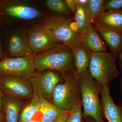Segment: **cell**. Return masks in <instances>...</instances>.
Here are the masks:
<instances>
[{
	"label": "cell",
	"mask_w": 122,
	"mask_h": 122,
	"mask_svg": "<svg viewBox=\"0 0 122 122\" xmlns=\"http://www.w3.org/2000/svg\"><path fill=\"white\" fill-rule=\"evenodd\" d=\"M50 14L41 2L0 0V20L4 26H28L41 23Z\"/></svg>",
	"instance_id": "1"
},
{
	"label": "cell",
	"mask_w": 122,
	"mask_h": 122,
	"mask_svg": "<svg viewBox=\"0 0 122 122\" xmlns=\"http://www.w3.org/2000/svg\"><path fill=\"white\" fill-rule=\"evenodd\" d=\"M34 66L37 72L52 70L62 75L75 69L72 49L63 45L35 55Z\"/></svg>",
	"instance_id": "2"
},
{
	"label": "cell",
	"mask_w": 122,
	"mask_h": 122,
	"mask_svg": "<svg viewBox=\"0 0 122 122\" xmlns=\"http://www.w3.org/2000/svg\"><path fill=\"white\" fill-rule=\"evenodd\" d=\"M83 107L82 122L90 116L96 122H105L101 110L100 98L102 87L92 76L88 69L79 76Z\"/></svg>",
	"instance_id": "3"
},
{
	"label": "cell",
	"mask_w": 122,
	"mask_h": 122,
	"mask_svg": "<svg viewBox=\"0 0 122 122\" xmlns=\"http://www.w3.org/2000/svg\"><path fill=\"white\" fill-rule=\"evenodd\" d=\"M63 75L64 81L58 84L53 92L52 103L62 110L70 112L82 100L79 74L75 69Z\"/></svg>",
	"instance_id": "4"
},
{
	"label": "cell",
	"mask_w": 122,
	"mask_h": 122,
	"mask_svg": "<svg viewBox=\"0 0 122 122\" xmlns=\"http://www.w3.org/2000/svg\"><path fill=\"white\" fill-rule=\"evenodd\" d=\"M70 18L50 14L41 23L62 45L71 48L77 43L82 41L83 39L78 32L73 18Z\"/></svg>",
	"instance_id": "5"
},
{
	"label": "cell",
	"mask_w": 122,
	"mask_h": 122,
	"mask_svg": "<svg viewBox=\"0 0 122 122\" xmlns=\"http://www.w3.org/2000/svg\"><path fill=\"white\" fill-rule=\"evenodd\" d=\"M117 58L107 52H92L88 70L102 87L109 86L120 72L116 66Z\"/></svg>",
	"instance_id": "6"
},
{
	"label": "cell",
	"mask_w": 122,
	"mask_h": 122,
	"mask_svg": "<svg viewBox=\"0 0 122 122\" xmlns=\"http://www.w3.org/2000/svg\"><path fill=\"white\" fill-rule=\"evenodd\" d=\"M27 27L4 26L2 46L5 58L20 57L33 55L28 43Z\"/></svg>",
	"instance_id": "7"
},
{
	"label": "cell",
	"mask_w": 122,
	"mask_h": 122,
	"mask_svg": "<svg viewBox=\"0 0 122 122\" xmlns=\"http://www.w3.org/2000/svg\"><path fill=\"white\" fill-rule=\"evenodd\" d=\"M26 34L29 46L34 55L62 45L41 23L28 26Z\"/></svg>",
	"instance_id": "8"
},
{
	"label": "cell",
	"mask_w": 122,
	"mask_h": 122,
	"mask_svg": "<svg viewBox=\"0 0 122 122\" xmlns=\"http://www.w3.org/2000/svg\"><path fill=\"white\" fill-rule=\"evenodd\" d=\"M30 79L34 94L42 96L51 103L53 92L55 86L64 81L63 75L52 70L37 72Z\"/></svg>",
	"instance_id": "9"
},
{
	"label": "cell",
	"mask_w": 122,
	"mask_h": 122,
	"mask_svg": "<svg viewBox=\"0 0 122 122\" xmlns=\"http://www.w3.org/2000/svg\"><path fill=\"white\" fill-rule=\"evenodd\" d=\"M34 55L20 57H5L0 61V77L24 76L29 78L37 73L34 66Z\"/></svg>",
	"instance_id": "10"
},
{
	"label": "cell",
	"mask_w": 122,
	"mask_h": 122,
	"mask_svg": "<svg viewBox=\"0 0 122 122\" xmlns=\"http://www.w3.org/2000/svg\"><path fill=\"white\" fill-rule=\"evenodd\" d=\"M0 86L5 96H12L25 101L33 95L30 78L19 76L0 77Z\"/></svg>",
	"instance_id": "11"
},
{
	"label": "cell",
	"mask_w": 122,
	"mask_h": 122,
	"mask_svg": "<svg viewBox=\"0 0 122 122\" xmlns=\"http://www.w3.org/2000/svg\"><path fill=\"white\" fill-rule=\"evenodd\" d=\"M102 113L108 122H122V106L121 102L116 105L110 93L109 86L102 88L101 94Z\"/></svg>",
	"instance_id": "12"
},
{
	"label": "cell",
	"mask_w": 122,
	"mask_h": 122,
	"mask_svg": "<svg viewBox=\"0 0 122 122\" xmlns=\"http://www.w3.org/2000/svg\"><path fill=\"white\" fill-rule=\"evenodd\" d=\"M92 24L110 48L111 53L117 59L122 50V31L94 21Z\"/></svg>",
	"instance_id": "13"
},
{
	"label": "cell",
	"mask_w": 122,
	"mask_h": 122,
	"mask_svg": "<svg viewBox=\"0 0 122 122\" xmlns=\"http://www.w3.org/2000/svg\"><path fill=\"white\" fill-rule=\"evenodd\" d=\"M71 49L74 58L75 69L80 74L88 69L92 52L82 41L77 43Z\"/></svg>",
	"instance_id": "14"
},
{
	"label": "cell",
	"mask_w": 122,
	"mask_h": 122,
	"mask_svg": "<svg viewBox=\"0 0 122 122\" xmlns=\"http://www.w3.org/2000/svg\"><path fill=\"white\" fill-rule=\"evenodd\" d=\"M26 102L15 97L5 96L4 110L5 122H19L20 114Z\"/></svg>",
	"instance_id": "15"
},
{
	"label": "cell",
	"mask_w": 122,
	"mask_h": 122,
	"mask_svg": "<svg viewBox=\"0 0 122 122\" xmlns=\"http://www.w3.org/2000/svg\"><path fill=\"white\" fill-rule=\"evenodd\" d=\"M82 42L92 52H107V47L93 24L83 37Z\"/></svg>",
	"instance_id": "16"
},
{
	"label": "cell",
	"mask_w": 122,
	"mask_h": 122,
	"mask_svg": "<svg viewBox=\"0 0 122 122\" xmlns=\"http://www.w3.org/2000/svg\"><path fill=\"white\" fill-rule=\"evenodd\" d=\"M39 111L42 114V122H55L65 111L59 109L42 96H39Z\"/></svg>",
	"instance_id": "17"
},
{
	"label": "cell",
	"mask_w": 122,
	"mask_h": 122,
	"mask_svg": "<svg viewBox=\"0 0 122 122\" xmlns=\"http://www.w3.org/2000/svg\"><path fill=\"white\" fill-rule=\"evenodd\" d=\"M74 15L73 19L78 32L83 38L87 30L92 25V21L87 14L86 5L78 3L77 1L76 10Z\"/></svg>",
	"instance_id": "18"
},
{
	"label": "cell",
	"mask_w": 122,
	"mask_h": 122,
	"mask_svg": "<svg viewBox=\"0 0 122 122\" xmlns=\"http://www.w3.org/2000/svg\"><path fill=\"white\" fill-rule=\"evenodd\" d=\"M39 97L34 94L31 98L27 101L22 108L19 122H28L32 120L35 114L39 111Z\"/></svg>",
	"instance_id": "19"
},
{
	"label": "cell",
	"mask_w": 122,
	"mask_h": 122,
	"mask_svg": "<svg viewBox=\"0 0 122 122\" xmlns=\"http://www.w3.org/2000/svg\"><path fill=\"white\" fill-rule=\"evenodd\" d=\"M97 22L122 31V9L106 12L102 18Z\"/></svg>",
	"instance_id": "20"
},
{
	"label": "cell",
	"mask_w": 122,
	"mask_h": 122,
	"mask_svg": "<svg viewBox=\"0 0 122 122\" xmlns=\"http://www.w3.org/2000/svg\"><path fill=\"white\" fill-rule=\"evenodd\" d=\"M46 9L51 12L50 14L56 16L70 17L71 12L63 0H45L41 2Z\"/></svg>",
	"instance_id": "21"
},
{
	"label": "cell",
	"mask_w": 122,
	"mask_h": 122,
	"mask_svg": "<svg viewBox=\"0 0 122 122\" xmlns=\"http://www.w3.org/2000/svg\"><path fill=\"white\" fill-rule=\"evenodd\" d=\"M105 1V0H88L86 8L87 14L92 22L98 21L104 15Z\"/></svg>",
	"instance_id": "22"
},
{
	"label": "cell",
	"mask_w": 122,
	"mask_h": 122,
	"mask_svg": "<svg viewBox=\"0 0 122 122\" xmlns=\"http://www.w3.org/2000/svg\"><path fill=\"white\" fill-rule=\"evenodd\" d=\"M82 100L79 102L70 112L65 122H82L83 112Z\"/></svg>",
	"instance_id": "23"
},
{
	"label": "cell",
	"mask_w": 122,
	"mask_h": 122,
	"mask_svg": "<svg viewBox=\"0 0 122 122\" xmlns=\"http://www.w3.org/2000/svg\"><path fill=\"white\" fill-rule=\"evenodd\" d=\"M105 12L122 9V0H107L104 4Z\"/></svg>",
	"instance_id": "24"
},
{
	"label": "cell",
	"mask_w": 122,
	"mask_h": 122,
	"mask_svg": "<svg viewBox=\"0 0 122 122\" xmlns=\"http://www.w3.org/2000/svg\"><path fill=\"white\" fill-rule=\"evenodd\" d=\"M3 27L4 26L3 24L0 20V61H2V59L5 58L2 46Z\"/></svg>",
	"instance_id": "25"
},
{
	"label": "cell",
	"mask_w": 122,
	"mask_h": 122,
	"mask_svg": "<svg viewBox=\"0 0 122 122\" xmlns=\"http://www.w3.org/2000/svg\"><path fill=\"white\" fill-rule=\"evenodd\" d=\"M65 1L70 11L74 15L76 10L77 0H66Z\"/></svg>",
	"instance_id": "26"
},
{
	"label": "cell",
	"mask_w": 122,
	"mask_h": 122,
	"mask_svg": "<svg viewBox=\"0 0 122 122\" xmlns=\"http://www.w3.org/2000/svg\"><path fill=\"white\" fill-rule=\"evenodd\" d=\"M5 96L0 86V112L4 113Z\"/></svg>",
	"instance_id": "27"
},
{
	"label": "cell",
	"mask_w": 122,
	"mask_h": 122,
	"mask_svg": "<svg viewBox=\"0 0 122 122\" xmlns=\"http://www.w3.org/2000/svg\"><path fill=\"white\" fill-rule=\"evenodd\" d=\"M69 114V111H64L55 122H65Z\"/></svg>",
	"instance_id": "28"
},
{
	"label": "cell",
	"mask_w": 122,
	"mask_h": 122,
	"mask_svg": "<svg viewBox=\"0 0 122 122\" xmlns=\"http://www.w3.org/2000/svg\"><path fill=\"white\" fill-rule=\"evenodd\" d=\"M117 59H118L119 65L122 75V50L119 54Z\"/></svg>",
	"instance_id": "29"
},
{
	"label": "cell",
	"mask_w": 122,
	"mask_h": 122,
	"mask_svg": "<svg viewBox=\"0 0 122 122\" xmlns=\"http://www.w3.org/2000/svg\"><path fill=\"white\" fill-rule=\"evenodd\" d=\"M85 122H96L93 118L90 116H87L85 118Z\"/></svg>",
	"instance_id": "30"
},
{
	"label": "cell",
	"mask_w": 122,
	"mask_h": 122,
	"mask_svg": "<svg viewBox=\"0 0 122 122\" xmlns=\"http://www.w3.org/2000/svg\"><path fill=\"white\" fill-rule=\"evenodd\" d=\"M0 122H5V116L4 113L0 112Z\"/></svg>",
	"instance_id": "31"
},
{
	"label": "cell",
	"mask_w": 122,
	"mask_h": 122,
	"mask_svg": "<svg viewBox=\"0 0 122 122\" xmlns=\"http://www.w3.org/2000/svg\"><path fill=\"white\" fill-rule=\"evenodd\" d=\"M119 82L120 91H121V93H122V77H121L119 78Z\"/></svg>",
	"instance_id": "32"
},
{
	"label": "cell",
	"mask_w": 122,
	"mask_h": 122,
	"mask_svg": "<svg viewBox=\"0 0 122 122\" xmlns=\"http://www.w3.org/2000/svg\"><path fill=\"white\" fill-rule=\"evenodd\" d=\"M28 122H42L40 120H32L29 121Z\"/></svg>",
	"instance_id": "33"
},
{
	"label": "cell",
	"mask_w": 122,
	"mask_h": 122,
	"mask_svg": "<svg viewBox=\"0 0 122 122\" xmlns=\"http://www.w3.org/2000/svg\"></svg>",
	"instance_id": "34"
}]
</instances>
